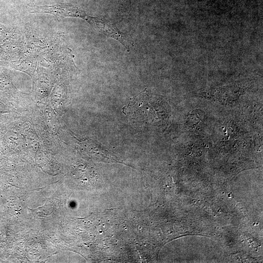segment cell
Returning a JSON list of instances; mask_svg holds the SVG:
<instances>
[{
  "label": "cell",
  "mask_w": 263,
  "mask_h": 263,
  "mask_svg": "<svg viewBox=\"0 0 263 263\" xmlns=\"http://www.w3.org/2000/svg\"><path fill=\"white\" fill-rule=\"evenodd\" d=\"M152 100L150 92L145 89L131 99L123 108V113L134 122L144 124L151 123L155 114Z\"/></svg>",
  "instance_id": "1"
}]
</instances>
